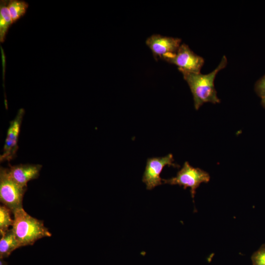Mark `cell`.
<instances>
[{"label":"cell","mask_w":265,"mask_h":265,"mask_svg":"<svg viewBox=\"0 0 265 265\" xmlns=\"http://www.w3.org/2000/svg\"><path fill=\"white\" fill-rule=\"evenodd\" d=\"M227 64V59L223 56L218 66L212 72L206 75L187 72H181L187 82L193 95L195 109L198 110L205 103L215 104L220 103L214 87V80L221 70Z\"/></svg>","instance_id":"obj_1"},{"label":"cell","mask_w":265,"mask_h":265,"mask_svg":"<svg viewBox=\"0 0 265 265\" xmlns=\"http://www.w3.org/2000/svg\"><path fill=\"white\" fill-rule=\"evenodd\" d=\"M12 229L21 247L33 245L37 240L52 236L43 221L28 214L23 208L13 212Z\"/></svg>","instance_id":"obj_2"},{"label":"cell","mask_w":265,"mask_h":265,"mask_svg":"<svg viewBox=\"0 0 265 265\" xmlns=\"http://www.w3.org/2000/svg\"><path fill=\"white\" fill-rule=\"evenodd\" d=\"M27 187L22 186L10 176L8 168H0V201L9 208L12 213L23 208L24 196Z\"/></svg>","instance_id":"obj_3"},{"label":"cell","mask_w":265,"mask_h":265,"mask_svg":"<svg viewBox=\"0 0 265 265\" xmlns=\"http://www.w3.org/2000/svg\"><path fill=\"white\" fill-rule=\"evenodd\" d=\"M210 180L208 173L199 168L193 167L188 162L186 161L175 177L168 179H162V182L164 184L183 186L184 189L189 187L193 199L197 188L202 183H207Z\"/></svg>","instance_id":"obj_4"},{"label":"cell","mask_w":265,"mask_h":265,"mask_svg":"<svg viewBox=\"0 0 265 265\" xmlns=\"http://www.w3.org/2000/svg\"><path fill=\"white\" fill-rule=\"evenodd\" d=\"M163 60L178 66L180 72L200 73L204 59L195 53L186 44L180 45L176 53Z\"/></svg>","instance_id":"obj_5"},{"label":"cell","mask_w":265,"mask_h":265,"mask_svg":"<svg viewBox=\"0 0 265 265\" xmlns=\"http://www.w3.org/2000/svg\"><path fill=\"white\" fill-rule=\"evenodd\" d=\"M166 165L177 168L180 167L179 165L174 163L173 156L171 154L164 157H154L147 159L142 177V182L146 184L147 189L151 190L162 184L160 173Z\"/></svg>","instance_id":"obj_6"},{"label":"cell","mask_w":265,"mask_h":265,"mask_svg":"<svg viewBox=\"0 0 265 265\" xmlns=\"http://www.w3.org/2000/svg\"><path fill=\"white\" fill-rule=\"evenodd\" d=\"M24 114V109H19L15 118L10 122L2 153L0 156L1 162L5 161L9 162L16 157L18 149V137Z\"/></svg>","instance_id":"obj_7"},{"label":"cell","mask_w":265,"mask_h":265,"mask_svg":"<svg viewBox=\"0 0 265 265\" xmlns=\"http://www.w3.org/2000/svg\"><path fill=\"white\" fill-rule=\"evenodd\" d=\"M181 39L159 34H153L146 40V44L151 50L155 59H163L174 54L180 47Z\"/></svg>","instance_id":"obj_8"},{"label":"cell","mask_w":265,"mask_h":265,"mask_svg":"<svg viewBox=\"0 0 265 265\" xmlns=\"http://www.w3.org/2000/svg\"><path fill=\"white\" fill-rule=\"evenodd\" d=\"M8 172L11 178L19 185L27 187V183L38 178L42 169L39 164H9Z\"/></svg>","instance_id":"obj_9"},{"label":"cell","mask_w":265,"mask_h":265,"mask_svg":"<svg viewBox=\"0 0 265 265\" xmlns=\"http://www.w3.org/2000/svg\"><path fill=\"white\" fill-rule=\"evenodd\" d=\"M1 237L0 239V259L8 257L15 250L21 247L12 228L8 230Z\"/></svg>","instance_id":"obj_10"},{"label":"cell","mask_w":265,"mask_h":265,"mask_svg":"<svg viewBox=\"0 0 265 265\" xmlns=\"http://www.w3.org/2000/svg\"><path fill=\"white\" fill-rule=\"evenodd\" d=\"M8 0H1L0 4V41H4L8 30L13 24L8 8Z\"/></svg>","instance_id":"obj_11"},{"label":"cell","mask_w":265,"mask_h":265,"mask_svg":"<svg viewBox=\"0 0 265 265\" xmlns=\"http://www.w3.org/2000/svg\"><path fill=\"white\" fill-rule=\"evenodd\" d=\"M28 4L21 0H11L8 1V8L13 23L23 17L26 12Z\"/></svg>","instance_id":"obj_12"},{"label":"cell","mask_w":265,"mask_h":265,"mask_svg":"<svg viewBox=\"0 0 265 265\" xmlns=\"http://www.w3.org/2000/svg\"><path fill=\"white\" fill-rule=\"evenodd\" d=\"M12 211L5 206H0V235L2 236L6 232L10 226H12L14 220L12 219L11 213Z\"/></svg>","instance_id":"obj_13"},{"label":"cell","mask_w":265,"mask_h":265,"mask_svg":"<svg viewBox=\"0 0 265 265\" xmlns=\"http://www.w3.org/2000/svg\"><path fill=\"white\" fill-rule=\"evenodd\" d=\"M251 259L252 265H265V244L252 254Z\"/></svg>","instance_id":"obj_14"},{"label":"cell","mask_w":265,"mask_h":265,"mask_svg":"<svg viewBox=\"0 0 265 265\" xmlns=\"http://www.w3.org/2000/svg\"><path fill=\"white\" fill-rule=\"evenodd\" d=\"M255 90L262 98L265 96V75L258 80L255 85Z\"/></svg>","instance_id":"obj_15"},{"label":"cell","mask_w":265,"mask_h":265,"mask_svg":"<svg viewBox=\"0 0 265 265\" xmlns=\"http://www.w3.org/2000/svg\"><path fill=\"white\" fill-rule=\"evenodd\" d=\"M0 265H8V264L3 259H0Z\"/></svg>","instance_id":"obj_16"},{"label":"cell","mask_w":265,"mask_h":265,"mask_svg":"<svg viewBox=\"0 0 265 265\" xmlns=\"http://www.w3.org/2000/svg\"><path fill=\"white\" fill-rule=\"evenodd\" d=\"M262 105L265 108V96L262 98Z\"/></svg>","instance_id":"obj_17"}]
</instances>
